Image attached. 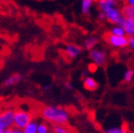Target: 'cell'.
Masks as SVG:
<instances>
[{
  "instance_id": "1",
  "label": "cell",
  "mask_w": 134,
  "mask_h": 133,
  "mask_svg": "<svg viewBox=\"0 0 134 133\" xmlns=\"http://www.w3.org/2000/svg\"><path fill=\"white\" fill-rule=\"evenodd\" d=\"M40 116L49 124L54 125H69V110L63 107L44 106L40 108Z\"/></svg>"
},
{
  "instance_id": "2",
  "label": "cell",
  "mask_w": 134,
  "mask_h": 133,
  "mask_svg": "<svg viewBox=\"0 0 134 133\" xmlns=\"http://www.w3.org/2000/svg\"><path fill=\"white\" fill-rule=\"evenodd\" d=\"M34 120V117L31 113L23 111V110L17 108L14 110V117H13V128L23 130L31 121Z\"/></svg>"
},
{
  "instance_id": "3",
  "label": "cell",
  "mask_w": 134,
  "mask_h": 133,
  "mask_svg": "<svg viewBox=\"0 0 134 133\" xmlns=\"http://www.w3.org/2000/svg\"><path fill=\"white\" fill-rule=\"evenodd\" d=\"M103 39L109 46L117 49H122L129 46V38L126 36H116L107 32L103 35Z\"/></svg>"
},
{
  "instance_id": "4",
  "label": "cell",
  "mask_w": 134,
  "mask_h": 133,
  "mask_svg": "<svg viewBox=\"0 0 134 133\" xmlns=\"http://www.w3.org/2000/svg\"><path fill=\"white\" fill-rule=\"evenodd\" d=\"M13 117L14 110L8 108L0 112V130L7 131L13 128Z\"/></svg>"
},
{
  "instance_id": "5",
  "label": "cell",
  "mask_w": 134,
  "mask_h": 133,
  "mask_svg": "<svg viewBox=\"0 0 134 133\" xmlns=\"http://www.w3.org/2000/svg\"><path fill=\"white\" fill-rule=\"evenodd\" d=\"M106 16H107V21L109 22L111 24H114L115 26H120L122 27L123 23H124L125 17L123 16L121 13V9L113 8L108 10V12H106Z\"/></svg>"
},
{
  "instance_id": "6",
  "label": "cell",
  "mask_w": 134,
  "mask_h": 133,
  "mask_svg": "<svg viewBox=\"0 0 134 133\" xmlns=\"http://www.w3.org/2000/svg\"><path fill=\"white\" fill-rule=\"evenodd\" d=\"M90 58L97 66H104L107 64V54L105 51L98 49H93L90 51Z\"/></svg>"
},
{
  "instance_id": "7",
  "label": "cell",
  "mask_w": 134,
  "mask_h": 133,
  "mask_svg": "<svg viewBox=\"0 0 134 133\" xmlns=\"http://www.w3.org/2000/svg\"><path fill=\"white\" fill-rule=\"evenodd\" d=\"M82 47L75 44H67L65 47L64 53L69 59H74L82 52Z\"/></svg>"
},
{
  "instance_id": "8",
  "label": "cell",
  "mask_w": 134,
  "mask_h": 133,
  "mask_svg": "<svg viewBox=\"0 0 134 133\" xmlns=\"http://www.w3.org/2000/svg\"><path fill=\"white\" fill-rule=\"evenodd\" d=\"M97 7L100 12L106 13L110 9L117 8L118 5H117V2L112 0H97Z\"/></svg>"
},
{
  "instance_id": "9",
  "label": "cell",
  "mask_w": 134,
  "mask_h": 133,
  "mask_svg": "<svg viewBox=\"0 0 134 133\" xmlns=\"http://www.w3.org/2000/svg\"><path fill=\"white\" fill-rule=\"evenodd\" d=\"M52 133H77V131L74 128H72L69 125H52Z\"/></svg>"
},
{
  "instance_id": "10",
  "label": "cell",
  "mask_w": 134,
  "mask_h": 133,
  "mask_svg": "<svg viewBox=\"0 0 134 133\" xmlns=\"http://www.w3.org/2000/svg\"><path fill=\"white\" fill-rule=\"evenodd\" d=\"M122 28L124 29L126 36L129 37L134 36V20H131L129 18H125Z\"/></svg>"
},
{
  "instance_id": "11",
  "label": "cell",
  "mask_w": 134,
  "mask_h": 133,
  "mask_svg": "<svg viewBox=\"0 0 134 133\" xmlns=\"http://www.w3.org/2000/svg\"><path fill=\"white\" fill-rule=\"evenodd\" d=\"M22 81V76H21L19 73H13L10 77H8L7 79L5 80V82L3 84V87H10L12 86H14V85H17L18 83H20Z\"/></svg>"
},
{
  "instance_id": "12",
  "label": "cell",
  "mask_w": 134,
  "mask_h": 133,
  "mask_svg": "<svg viewBox=\"0 0 134 133\" xmlns=\"http://www.w3.org/2000/svg\"><path fill=\"white\" fill-rule=\"evenodd\" d=\"M83 86L84 88L88 91H94L99 87V84L91 77H86L83 82Z\"/></svg>"
},
{
  "instance_id": "13",
  "label": "cell",
  "mask_w": 134,
  "mask_h": 133,
  "mask_svg": "<svg viewBox=\"0 0 134 133\" xmlns=\"http://www.w3.org/2000/svg\"><path fill=\"white\" fill-rule=\"evenodd\" d=\"M121 13L125 18H129L134 20V6L125 4L121 8Z\"/></svg>"
},
{
  "instance_id": "14",
  "label": "cell",
  "mask_w": 134,
  "mask_h": 133,
  "mask_svg": "<svg viewBox=\"0 0 134 133\" xmlns=\"http://www.w3.org/2000/svg\"><path fill=\"white\" fill-rule=\"evenodd\" d=\"M98 43V39L95 36H91V37H88V38L85 39L84 40V49H88V51H91L93 49V48L97 45Z\"/></svg>"
},
{
  "instance_id": "15",
  "label": "cell",
  "mask_w": 134,
  "mask_h": 133,
  "mask_svg": "<svg viewBox=\"0 0 134 133\" xmlns=\"http://www.w3.org/2000/svg\"><path fill=\"white\" fill-rule=\"evenodd\" d=\"M39 123L37 122V119L34 118V120L24 128L22 132L23 133H37V128H38Z\"/></svg>"
},
{
  "instance_id": "16",
  "label": "cell",
  "mask_w": 134,
  "mask_h": 133,
  "mask_svg": "<svg viewBox=\"0 0 134 133\" xmlns=\"http://www.w3.org/2000/svg\"><path fill=\"white\" fill-rule=\"evenodd\" d=\"M93 2H94V0H82V2H81V10H82L83 14L88 15L90 13Z\"/></svg>"
},
{
  "instance_id": "17",
  "label": "cell",
  "mask_w": 134,
  "mask_h": 133,
  "mask_svg": "<svg viewBox=\"0 0 134 133\" xmlns=\"http://www.w3.org/2000/svg\"><path fill=\"white\" fill-rule=\"evenodd\" d=\"M130 129H129V125L126 121H124L122 124L120 128H115V129H110L106 133H129Z\"/></svg>"
},
{
  "instance_id": "18",
  "label": "cell",
  "mask_w": 134,
  "mask_h": 133,
  "mask_svg": "<svg viewBox=\"0 0 134 133\" xmlns=\"http://www.w3.org/2000/svg\"><path fill=\"white\" fill-rule=\"evenodd\" d=\"M52 128H49V123L48 122H41V123H39L38 125V128H37V133H49V132H52Z\"/></svg>"
},
{
  "instance_id": "19",
  "label": "cell",
  "mask_w": 134,
  "mask_h": 133,
  "mask_svg": "<svg viewBox=\"0 0 134 133\" xmlns=\"http://www.w3.org/2000/svg\"><path fill=\"white\" fill-rule=\"evenodd\" d=\"M108 32L116 36H126L124 29L122 28V27H120V26H114V27H112Z\"/></svg>"
},
{
  "instance_id": "20",
  "label": "cell",
  "mask_w": 134,
  "mask_h": 133,
  "mask_svg": "<svg viewBox=\"0 0 134 133\" xmlns=\"http://www.w3.org/2000/svg\"><path fill=\"white\" fill-rule=\"evenodd\" d=\"M133 76H134V70L133 69H129V70L125 73L124 83H126V84H129V83L132 81V79H133Z\"/></svg>"
},
{
  "instance_id": "21",
  "label": "cell",
  "mask_w": 134,
  "mask_h": 133,
  "mask_svg": "<svg viewBox=\"0 0 134 133\" xmlns=\"http://www.w3.org/2000/svg\"><path fill=\"white\" fill-rule=\"evenodd\" d=\"M97 69H98V66L95 63H93V62L88 65V70L90 72H91V73H94L97 70Z\"/></svg>"
},
{
  "instance_id": "22",
  "label": "cell",
  "mask_w": 134,
  "mask_h": 133,
  "mask_svg": "<svg viewBox=\"0 0 134 133\" xmlns=\"http://www.w3.org/2000/svg\"><path fill=\"white\" fill-rule=\"evenodd\" d=\"M129 47L130 48V49L134 51V36L129 37Z\"/></svg>"
},
{
  "instance_id": "23",
  "label": "cell",
  "mask_w": 134,
  "mask_h": 133,
  "mask_svg": "<svg viewBox=\"0 0 134 133\" xmlns=\"http://www.w3.org/2000/svg\"><path fill=\"white\" fill-rule=\"evenodd\" d=\"M6 133H23V132H22V130H20V129H17V128H12L6 131Z\"/></svg>"
},
{
  "instance_id": "24",
  "label": "cell",
  "mask_w": 134,
  "mask_h": 133,
  "mask_svg": "<svg viewBox=\"0 0 134 133\" xmlns=\"http://www.w3.org/2000/svg\"><path fill=\"white\" fill-rule=\"evenodd\" d=\"M98 18L100 19V20H107V16H106V13H103V12H100L98 14Z\"/></svg>"
},
{
  "instance_id": "25",
  "label": "cell",
  "mask_w": 134,
  "mask_h": 133,
  "mask_svg": "<svg viewBox=\"0 0 134 133\" xmlns=\"http://www.w3.org/2000/svg\"><path fill=\"white\" fill-rule=\"evenodd\" d=\"M125 2H126V4H127V5L134 6V0H125Z\"/></svg>"
},
{
  "instance_id": "26",
  "label": "cell",
  "mask_w": 134,
  "mask_h": 133,
  "mask_svg": "<svg viewBox=\"0 0 134 133\" xmlns=\"http://www.w3.org/2000/svg\"><path fill=\"white\" fill-rule=\"evenodd\" d=\"M66 87H67L68 88H70V90H71V88H72L71 85H70V82H67V83H66Z\"/></svg>"
},
{
  "instance_id": "27",
  "label": "cell",
  "mask_w": 134,
  "mask_h": 133,
  "mask_svg": "<svg viewBox=\"0 0 134 133\" xmlns=\"http://www.w3.org/2000/svg\"><path fill=\"white\" fill-rule=\"evenodd\" d=\"M49 90V86H47V87H45V90Z\"/></svg>"
},
{
  "instance_id": "28",
  "label": "cell",
  "mask_w": 134,
  "mask_h": 133,
  "mask_svg": "<svg viewBox=\"0 0 134 133\" xmlns=\"http://www.w3.org/2000/svg\"><path fill=\"white\" fill-rule=\"evenodd\" d=\"M112 1H115V2H120V1H122V0H112Z\"/></svg>"
},
{
  "instance_id": "29",
  "label": "cell",
  "mask_w": 134,
  "mask_h": 133,
  "mask_svg": "<svg viewBox=\"0 0 134 133\" xmlns=\"http://www.w3.org/2000/svg\"><path fill=\"white\" fill-rule=\"evenodd\" d=\"M0 133H6V131H3V130H0Z\"/></svg>"
},
{
  "instance_id": "30",
  "label": "cell",
  "mask_w": 134,
  "mask_h": 133,
  "mask_svg": "<svg viewBox=\"0 0 134 133\" xmlns=\"http://www.w3.org/2000/svg\"><path fill=\"white\" fill-rule=\"evenodd\" d=\"M49 133H52V132H49Z\"/></svg>"
},
{
  "instance_id": "31",
  "label": "cell",
  "mask_w": 134,
  "mask_h": 133,
  "mask_svg": "<svg viewBox=\"0 0 134 133\" xmlns=\"http://www.w3.org/2000/svg\"></svg>"
}]
</instances>
